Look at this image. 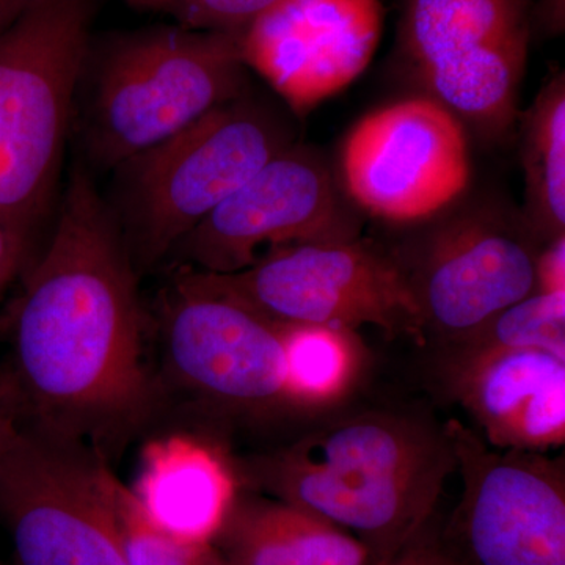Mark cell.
Returning <instances> with one entry per match:
<instances>
[{"label":"cell","mask_w":565,"mask_h":565,"mask_svg":"<svg viewBox=\"0 0 565 565\" xmlns=\"http://www.w3.org/2000/svg\"><path fill=\"white\" fill-rule=\"evenodd\" d=\"M544 245L525 218L481 204L446 215L392 253L414 292L424 332L451 343L537 291Z\"/></svg>","instance_id":"9"},{"label":"cell","mask_w":565,"mask_h":565,"mask_svg":"<svg viewBox=\"0 0 565 565\" xmlns=\"http://www.w3.org/2000/svg\"><path fill=\"white\" fill-rule=\"evenodd\" d=\"M243 36L154 29L126 36L99 66L88 121L93 162L117 169L248 90Z\"/></svg>","instance_id":"5"},{"label":"cell","mask_w":565,"mask_h":565,"mask_svg":"<svg viewBox=\"0 0 565 565\" xmlns=\"http://www.w3.org/2000/svg\"><path fill=\"white\" fill-rule=\"evenodd\" d=\"M234 470L241 487L329 520L382 565L403 555L429 525L456 459L445 426L363 412L241 460Z\"/></svg>","instance_id":"2"},{"label":"cell","mask_w":565,"mask_h":565,"mask_svg":"<svg viewBox=\"0 0 565 565\" xmlns=\"http://www.w3.org/2000/svg\"><path fill=\"white\" fill-rule=\"evenodd\" d=\"M341 170L349 199L373 217L427 221L468 188L467 134L444 104L404 99L359 121L344 141Z\"/></svg>","instance_id":"13"},{"label":"cell","mask_w":565,"mask_h":565,"mask_svg":"<svg viewBox=\"0 0 565 565\" xmlns=\"http://www.w3.org/2000/svg\"><path fill=\"white\" fill-rule=\"evenodd\" d=\"M167 366L178 384L236 411L289 407L280 323L259 313L221 275L184 266L162 308Z\"/></svg>","instance_id":"10"},{"label":"cell","mask_w":565,"mask_h":565,"mask_svg":"<svg viewBox=\"0 0 565 565\" xmlns=\"http://www.w3.org/2000/svg\"><path fill=\"white\" fill-rule=\"evenodd\" d=\"M132 9L141 11H163L169 10L170 0H125Z\"/></svg>","instance_id":"28"},{"label":"cell","mask_w":565,"mask_h":565,"mask_svg":"<svg viewBox=\"0 0 565 565\" xmlns=\"http://www.w3.org/2000/svg\"><path fill=\"white\" fill-rule=\"evenodd\" d=\"M533 0H404L397 50L426 96L500 139L519 115Z\"/></svg>","instance_id":"8"},{"label":"cell","mask_w":565,"mask_h":565,"mask_svg":"<svg viewBox=\"0 0 565 565\" xmlns=\"http://www.w3.org/2000/svg\"><path fill=\"white\" fill-rule=\"evenodd\" d=\"M493 348L545 349L565 356V291L530 294L475 332L446 343V349L455 351Z\"/></svg>","instance_id":"20"},{"label":"cell","mask_w":565,"mask_h":565,"mask_svg":"<svg viewBox=\"0 0 565 565\" xmlns=\"http://www.w3.org/2000/svg\"><path fill=\"white\" fill-rule=\"evenodd\" d=\"M463 492L438 535L414 542L434 565H565V468L500 449L459 419L445 426Z\"/></svg>","instance_id":"7"},{"label":"cell","mask_w":565,"mask_h":565,"mask_svg":"<svg viewBox=\"0 0 565 565\" xmlns=\"http://www.w3.org/2000/svg\"><path fill=\"white\" fill-rule=\"evenodd\" d=\"M115 476L84 444L0 404V523L17 565H128Z\"/></svg>","instance_id":"6"},{"label":"cell","mask_w":565,"mask_h":565,"mask_svg":"<svg viewBox=\"0 0 565 565\" xmlns=\"http://www.w3.org/2000/svg\"><path fill=\"white\" fill-rule=\"evenodd\" d=\"M280 327L289 407H330L348 396L366 355L356 330L321 323Z\"/></svg>","instance_id":"19"},{"label":"cell","mask_w":565,"mask_h":565,"mask_svg":"<svg viewBox=\"0 0 565 565\" xmlns=\"http://www.w3.org/2000/svg\"><path fill=\"white\" fill-rule=\"evenodd\" d=\"M90 0H32L0 31V215L31 232L58 177Z\"/></svg>","instance_id":"3"},{"label":"cell","mask_w":565,"mask_h":565,"mask_svg":"<svg viewBox=\"0 0 565 565\" xmlns=\"http://www.w3.org/2000/svg\"><path fill=\"white\" fill-rule=\"evenodd\" d=\"M221 278L278 323L424 333L418 303L393 253L362 237L275 248L247 269Z\"/></svg>","instance_id":"11"},{"label":"cell","mask_w":565,"mask_h":565,"mask_svg":"<svg viewBox=\"0 0 565 565\" xmlns=\"http://www.w3.org/2000/svg\"><path fill=\"white\" fill-rule=\"evenodd\" d=\"M360 237V221L321 156L292 143L207 214L173 252L185 266L230 275L267 252Z\"/></svg>","instance_id":"12"},{"label":"cell","mask_w":565,"mask_h":565,"mask_svg":"<svg viewBox=\"0 0 565 565\" xmlns=\"http://www.w3.org/2000/svg\"><path fill=\"white\" fill-rule=\"evenodd\" d=\"M29 233L0 215V297L20 273Z\"/></svg>","instance_id":"23"},{"label":"cell","mask_w":565,"mask_h":565,"mask_svg":"<svg viewBox=\"0 0 565 565\" xmlns=\"http://www.w3.org/2000/svg\"><path fill=\"white\" fill-rule=\"evenodd\" d=\"M32 0H0V31L28 9Z\"/></svg>","instance_id":"26"},{"label":"cell","mask_w":565,"mask_h":565,"mask_svg":"<svg viewBox=\"0 0 565 565\" xmlns=\"http://www.w3.org/2000/svg\"><path fill=\"white\" fill-rule=\"evenodd\" d=\"M114 501L128 565H225L211 545L185 544L152 525L131 489L117 478Z\"/></svg>","instance_id":"21"},{"label":"cell","mask_w":565,"mask_h":565,"mask_svg":"<svg viewBox=\"0 0 565 565\" xmlns=\"http://www.w3.org/2000/svg\"><path fill=\"white\" fill-rule=\"evenodd\" d=\"M525 222L546 244L565 236V77L556 73L523 115Z\"/></svg>","instance_id":"18"},{"label":"cell","mask_w":565,"mask_h":565,"mask_svg":"<svg viewBox=\"0 0 565 565\" xmlns=\"http://www.w3.org/2000/svg\"><path fill=\"white\" fill-rule=\"evenodd\" d=\"M280 0H170L167 13L189 31L244 36Z\"/></svg>","instance_id":"22"},{"label":"cell","mask_w":565,"mask_h":565,"mask_svg":"<svg viewBox=\"0 0 565 565\" xmlns=\"http://www.w3.org/2000/svg\"><path fill=\"white\" fill-rule=\"evenodd\" d=\"M0 565H6V564H3V563H0Z\"/></svg>","instance_id":"29"},{"label":"cell","mask_w":565,"mask_h":565,"mask_svg":"<svg viewBox=\"0 0 565 565\" xmlns=\"http://www.w3.org/2000/svg\"><path fill=\"white\" fill-rule=\"evenodd\" d=\"M141 351L129 253L92 178L76 167L50 245L10 311L0 404L44 433L96 440L147 407Z\"/></svg>","instance_id":"1"},{"label":"cell","mask_w":565,"mask_h":565,"mask_svg":"<svg viewBox=\"0 0 565 565\" xmlns=\"http://www.w3.org/2000/svg\"><path fill=\"white\" fill-rule=\"evenodd\" d=\"M537 291H565V236L550 241L539 253Z\"/></svg>","instance_id":"24"},{"label":"cell","mask_w":565,"mask_h":565,"mask_svg":"<svg viewBox=\"0 0 565 565\" xmlns=\"http://www.w3.org/2000/svg\"><path fill=\"white\" fill-rule=\"evenodd\" d=\"M537 22L545 33L564 31V0H541L533 7V24Z\"/></svg>","instance_id":"25"},{"label":"cell","mask_w":565,"mask_h":565,"mask_svg":"<svg viewBox=\"0 0 565 565\" xmlns=\"http://www.w3.org/2000/svg\"><path fill=\"white\" fill-rule=\"evenodd\" d=\"M211 546L225 565H373L367 550L348 531L245 487Z\"/></svg>","instance_id":"17"},{"label":"cell","mask_w":565,"mask_h":565,"mask_svg":"<svg viewBox=\"0 0 565 565\" xmlns=\"http://www.w3.org/2000/svg\"><path fill=\"white\" fill-rule=\"evenodd\" d=\"M382 565H434L427 559L426 556L423 555L422 550L418 548L415 544L408 546L407 550L396 557V559L390 561V563Z\"/></svg>","instance_id":"27"},{"label":"cell","mask_w":565,"mask_h":565,"mask_svg":"<svg viewBox=\"0 0 565 565\" xmlns=\"http://www.w3.org/2000/svg\"><path fill=\"white\" fill-rule=\"evenodd\" d=\"M291 122L250 92L118 166L122 222L137 256L156 263L278 152Z\"/></svg>","instance_id":"4"},{"label":"cell","mask_w":565,"mask_h":565,"mask_svg":"<svg viewBox=\"0 0 565 565\" xmlns=\"http://www.w3.org/2000/svg\"><path fill=\"white\" fill-rule=\"evenodd\" d=\"M382 28L381 0H280L244 33V58L292 110L308 111L367 68Z\"/></svg>","instance_id":"14"},{"label":"cell","mask_w":565,"mask_h":565,"mask_svg":"<svg viewBox=\"0 0 565 565\" xmlns=\"http://www.w3.org/2000/svg\"><path fill=\"white\" fill-rule=\"evenodd\" d=\"M239 489L234 465L223 452L178 434L145 446L131 492L163 533L185 544L211 545Z\"/></svg>","instance_id":"16"},{"label":"cell","mask_w":565,"mask_h":565,"mask_svg":"<svg viewBox=\"0 0 565 565\" xmlns=\"http://www.w3.org/2000/svg\"><path fill=\"white\" fill-rule=\"evenodd\" d=\"M445 384L494 448L546 452L565 441V356L545 349H446Z\"/></svg>","instance_id":"15"}]
</instances>
